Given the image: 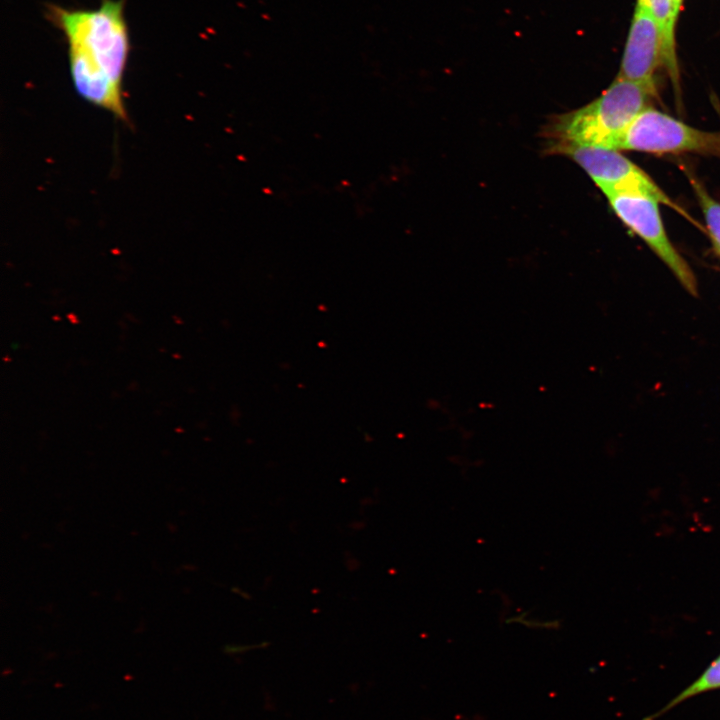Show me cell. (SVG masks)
<instances>
[{
	"instance_id": "6da1fadb",
	"label": "cell",
	"mask_w": 720,
	"mask_h": 720,
	"mask_svg": "<svg viewBox=\"0 0 720 720\" xmlns=\"http://www.w3.org/2000/svg\"><path fill=\"white\" fill-rule=\"evenodd\" d=\"M654 97L643 86L617 76L589 104L550 120L544 133L547 151L562 154L572 146L618 150L627 129Z\"/></svg>"
},
{
	"instance_id": "7a4b0ae2",
	"label": "cell",
	"mask_w": 720,
	"mask_h": 720,
	"mask_svg": "<svg viewBox=\"0 0 720 720\" xmlns=\"http://www.w3.org/2000/svg\"><path fill=\"white\" fill-rule=\"evenodd\" d=\"M126 0H101L97 9H68L48 4L46 16L75 48L100 66L122 87L130 52L128 26L124 16Z\"/></svg>"
},
{
	"instance_id": "3957f363",
	"label": "cell",
	"mask_w": 720,
	"mask_h": 720,
	"mask_svg": "<svg viewBox=\"0 0 720 720\" xmlns=\"http://www.w3.org/2000/svg\"><path fill=\"white\" fill-rule=\"evenodd\" d=\"M618 150L651 154L698 153L720 158V131L692 127L648 106L627 129Z\"/></svg>"
},
{
	"instance_id": "277c9868",
	"label": "cell",
	"mask_w": 720,
	"mask_h": 720,
	"mask_svg": "<svg viewBox=\"0 0 720 720\" xmlns=\"http://www.w3.org/2000/svg\"><path fill=\"white\" fill-rule=\"evenodd\" d=\"M562 154L570 156L590 176L605 196L637 194L658 201L684 216L686 212L656 184L652 178L619 150L572 146Z\"/></svg>"
},
{
	"instance_id": "5b68a950",
	"label": "cell",
	"mask_w": 720,
	"mask_h": 720,
	"mask_svg": "<svg viewBox=\"0 0 720 720\" xmlns=\"http://www.w3.org/2000/svg\"><path fill=\"white\" fill-rule=\"evenodd\" d=\"M606 198L622 223L649 246L690 294L696 295L695 275L667 235L660 203L637 194H613Z\"/></svg>"
},
{
	"instance_id": "8992f818",
	"label": "cell",
	"mask_w": 720,
	"mask_h": 720,
	"mask_svg": "<svg viewBox=\"0 0 720 720\" xmlns=\"http://www.w3.org/2000/svg\"><path fill=\"white\" fill-rule=\"evenodd\" d=\"M663 66L658 27L642 4L636 3L618 77L637 83L657 96L656 72Z\"/></svg>"
},
{
	"instance_id": "52a82bcc",
	"label": "cell",
	"mask_w": 720,
	"mask_h": 720,
	"mask_svg": "<svg viewBox=\"0 0 720 720\" xmlns=\"http://www.w3.org/2000/svg\"><path fill=\"white\" fill-rule=\"evenodd\" d=\"M651 13L660 33L663 67L676 93L680 88V72L676 53L675 31L679 16L672 0H637Z\"/></svg>"
},
{
	"instance_id": "ba28073f",
	"label": "cell",
	"mask_w": 720,
	"mask_h": 720,
	"mask_svg": "<svg viewBox=\"0 0 720 720\" xmlns=\"http://www.w3.org/2000/svg\"><path fill=\"white\" fill-rule=\"evenodd\" d=\"M688 176L698 205L704 216L713 249L720 256V202L709 194L696 177L691 174H688Z\"/></svg>"
},
{
	"instance_id": "9c48e42d",
	"label": "cell",
	"mask_w": 720,
	"mask_h": 720,
	"mask_svg": "<svg viewBox=\"0 0 720 720\" xmlns=\"http://www.w3.org/2000/svg\"><path fill=\"white\" fill-rule=\"evenodd\" d=\"M720 688V657L715 660L709 668L689 687L673 699L663 711H667L672 706L688 699L694 695L706 692L711 689Z\"/></svg>"
},
{
	"instance_id": "30bf717a",
	"label": "cell",
	"mask_w": 720,
	"mask_h": 720,
	"mask_svg": "<svg viewBox=\"0 0 720 720\" xmlns=\"http://www.w3.org/2000/svg\"><path fill=\"white\" fill-rule=\"evenodd\" d=\"M672 1H673L674 9H675L677 15L679 16L685 0H672Z\"/></svg>"
}]
</instances>
